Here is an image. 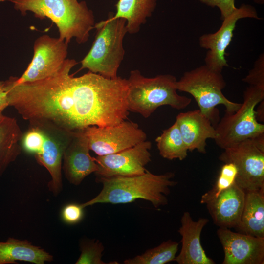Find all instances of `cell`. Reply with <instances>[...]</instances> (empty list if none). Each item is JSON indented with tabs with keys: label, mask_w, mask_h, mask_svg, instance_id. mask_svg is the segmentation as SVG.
<instances>
[{
	"label": "cell",
	"mask_w": 264,
	"mask_h": 264,
	"mask_svg": "<svg viewBox=\"0 0 264 264\" xmlns=\"http://www.w3.org/2000/svg\"><path fill=\"white\" fill-rule=\"evenodd\" d=\"M76 64L66 59L56 74L34 82L15 84L10 77L5 80L9 106L25 120L46 121L67 131L104 126L112 106L108 82L89 71L74 77L70 71Z\"/></svg>",
	"instance_id": "cell-1"
},
{
	"label": "cell",
	"mask_w": 264,
	"mask_h": 264,
	"mask_svg": "<svg viewBox=\"0 0 264 264\" xmlns=\"http://www.w3.org/2000/svg\"><path fill=\"white\" fill-rule=\"evenodd\" d=\"M174 176L171 172L155 175L147 170L137 176L96 179L102 183V190L94 198L81 205L85 208L98 203L126 204L141 199L158 208L168 204L167 196L170 188L177 184L173 180Z\"/></svg>",
	"instance_id": "cell-2"
},
{
	"label": "cell",
	"mask_w": 264,
	"mask_h": 264,
	"mask_svg": "<svg viewBox=\"0 0 264 264\" xmlns=\"http://www.w3.org/2000/svg\"><path fill=\"white\" fill-rule=\"evenodd\" d=\"M22 15L33 12L40 19H50L56 25L59 38L69 43L75 38L78 44L86 42L94 28L95 18L85 1L78 0H7Z\"/></svg>",
	"instance_id": "cell-3"
},
{
	"label": "cell",
	"mask_w": 264,
	"mask_h": 264,
	"mask_svg": "<svg viewBox=\"0 0 264 264\" xmlns=\"http://www.w3.org/2000/svg\"><path fill=\"white\" fill-rule=\"evenodd\" d=\"M176 81V77L170 74L149 78L137 69L132 70L127 79L129 111L148 118L162 106L168 105L178 110L185 109L191 99L177 93Z\"/></svg>",
	"instance_id": "cell-4"
},
{
	"label": "cell",
	"mask_w": 264,
	"mask_h": 264,
	"mask_svg": "<svg viewBox=\"0 0 264 264\" xmlns=\"http://www.w3.org/2000/svg\"><path fill=\"white\" fill-rule=\"evenodd\" d=\"M97 32L92 46L81 61V69L115 79L125 54L123 42L127 33L123 18L108 19L95 23Z\"/></svg>",
	"instance_id": "cell-5"
},
{
	"label": "cell",
	"mask_w": 264,
	"mask_h": 264,
	"mask_svg": "<svg viewBox=\"0 0 264 264\" xmlns=\"http://www.w3.org/2000/svg\"><path fill=\"white\" fill-rule=\"evenodd\" d=\"M226 85L221 73L205 65L185 72L176 83L177 90L188 93L194 97L199 110L212 124L218 121L219 112L216 108L218 105L224 106L228 113L235 112L241 105L224 96L222 90Z\"/></svg>",
	"instance_id": "cell-6"
},
{
	"label": "cell",
	"mask_w": 264,
	"mask_h": 264,
	"mask_svg": "<svg viewBox=\"0 0 264 264\" xmlns=\"http://www.w3.org/2000/svg\"><path fill=\"white\" fill-rule=\"evenodd\" d=\"M243 101L237 111L226 112L216 125L214 139L225 149L239 142L264 134V125L259 122L255 108L264 99V89L249 86L243 92Z\"/></svg>",
	"instance_id": "cell-7"
},
{
	"label": "cell",
	"mask_w": 264,
	"mask_h": 264,
	"mask_svg": "<svg viewBox=\"0 0 264 264\" xmlns=\"http://www.w3.org/2000/svg\"><path fill=\"white\" fill-rule=\"evenodd\" d=\"M30 121L34 122L38 127L30 143V152L34 155L37 162L49 173L51 179L48 183V188L56 196L63 188L62 169L64 153L74 132L65 130L46 121Z\"/></svg>",
	"instance_id": "cell-8"
},
{
	"label": "cell",
	"mask_w": 264,
	"mask_h": 264,
	"mask_svg": "<svg viewBox=\"0 0 264 264\" xmlns=\"http://www.w3.org/2000/svg\"><path fill=\"white\" fill-rule=\"evenodd\" d=\"M223 150L219 159L236 165L239 186L245 191L264 188V134Z\"/></svg>",
	"instance_id": "cell-9"
},
{
	"label": "cell",
	"mask_w": 264,
	"mask_h": 264,
	"mask_svg": "<svg viewBox=\"0 0 264 264\" xmlns=\"http://www.w3.org/2000/svg\"><path fill=\"white\" fill-rule=\"evenodd\" d=\"M83 132L90 150L98 156L122 151L147 139L146 134L137 123L126 120L108 127L88 126Z\"/></svg>",
	"instance_id": "cell-10"
},
{
	"label": "cell",
	"mask_w": 264,
	"mask_h": 264,
	"mask_svg": "<svg viewBox=\"0 0 264 264\" xmlns=\"http://www.w3.org/2000/svg\"><path fill=\"white\" fill-rule=\"evenodd\" d=\"M68 43L59 38L44 35L34 43V55L20 77H13L15 84L34 82L49 77L62 67L68 53Z\"/></svg>",
	"instance_id": "cell-11"
},
{
	"label": "cell",
	"mask_w": 264,
	"mask_h": 264,
	"mask_svg": "<svg viewBox=\"0 0 264 264\" xmlns=\"http://www.w3.org/2000/svg\"><path fill=\"white\" fill-rule=\"evenodd\" d=\"M243 18L260 19L253 6L243 4L222 20L216 32L204 34L199 38L200 46L207 50L204 60L208 67L221 73L223 68L228 66L225 50L231 42L237 22Z\"/></svg>",
	"instance_id": "cell-12"
},
{
	"label": "cell",
	"mask_w": 264,
	"mask_h": 264,
	"mask_svg": "<svg viewBox=\"0 0 264 264\" xmlns=\"http://www.w3.org/2000/svg\"><path fill=\"white\" fill-rule=\"evenodd\" d=\"M150 141L145 140L122 151L94 158L98 169L96 179L142 175L151 161Z\"/></svg>",
	"instance_id": "cell-13"
},
{
	"label": "cell",
	"mask_w": 264,
	"mask_h": 264,
	"mask_svg": "<svg viewBox=\"0 0 264 264\" xmlns=\"http://www.w3.org/2000/svg\"><path fill=\"white\" fill-rule=\"evenodd\" d=\"M217 234L224 254L222 264H264V238L220 227Z\"/></svg>",
	"instance_id": "cell-14"
},
{
	"label": "cell",
	"mask_w": 264,
	"mask_h": 264,
	"mask_svg": "<svg viewBox=\"0 0 264 264\" xmlns=\"http://www.w3.org/2000/svg\"><path fill=\"white\" fill-rule=\"evenodd\" d=\"M89 151L83 129L74 131L63 156L62 169L70 184L79 185L86 177L98 171V165Z\"/></svg>",
	"instance_id": "cell-15"
},
{
	"label": "cell",
	"mask_w": 264,
	"mask_h": 264,
	"mask_svg": "<svg viewBox=\"0 0 264 264\" xmlns=\"http://www.w3.org/2000/svg\"><path fill=\"white\" fill-rule=\"evenodd\" d=\"M205 218L194 221L190 213H183L181 226L178 232L182 237L181 248L174 261L178 264H215V262L206 254L200 242L202 229L209 222Z\"/></svg>",
	"instance_id": "cell-16"
},
{
	"label": "cell",
	"mask_w": 264,
	"mask_h": 264,
	"mask_svg": "<svg viewBox=\"0 0 264 264\" xmlns=\"http://www.w3.org/2000/svg\"><path fill=\"white\" fill-rule=\"evenodd\" d=\"M245 191L236 182L206 204L214 223L220 228H236L243 211Z\"/></svg>",
	"instance_id": "cell-17"
},
{
	"label": "cell",
	"mask_w": 264,
	"mask_h": 264,
	"mask_svg": "<svg viewBox=\"0 0 264 264\" xmlns=\"http://www.w3.org/2000/svg\"><path fill=\"white\" fill-rule=\"evenodd\" d=\"M176 122L188 151L205 154L206 140L217 137L215 127L199 109L179 113Z\"/></svg>",
	"instance_id": "cell-18"
},
{
	"label": "cell",
	"mask_w": 264,
	"mask_h": 264,
	"mask_svg": "<svg viewBox=\"0 0 264 264\" xmlns=\"http://www.w3.org/2000/svg\"><path fill=\"white\" fill-rule=\"evenodd\" d=\"M53 260L52 255L26 240L9 238L0 242V264H17L18 261L44 264Z\"/></svg>",
	"instance_id": "cell-19"
},
{
	"label": "cell",
	"mask_w": 264,
	"mask_h": 264,
	"mask_svg": "<svg viewBox=\"0 0 264 264\" xmlns=\"http://www.w3.org/2000/svg\"><path fill=\"white\" fill-rule=\"evenodd\" d=\"M237 232L264 238V188L245 191L244 205Z\"/></svg>",
	"instance_id": "cell-20"
},
{
	"label": "cell",
	"mask_w": 264,
	"mask_h": 264,
	"mask_svg": "<svg viewBox=\"0 0 264 264\" xmlns=\"http://www.w3.org/2000/svg\"><path fill=\"white\" fill-rule=\"evenodd\" d=\"M22 135L15 118L0 115V176L21 154Z\"/></svg>",
	"instance_id": "cell-21"
},
{
	"label": "cell",
	"mask_w": 264,
	"mask_h": 264,
	"mask_svg": "<svg viewBox=\"0 0 264 264\" xmlns=\"http://www.w3.org/2000/svg\"><path fill=\"white\" fill-rule=\"evenodd\" d=\"M156 4L157 0H118L115 5L116 13L110 14L107 19H124L127 33L136 34L147 18L152 16Z\"/></svg>",
	"instance_id": "cell-22"
},
{
	"label": "cell",
	"mask_w": 264,
	"mask_h": 264,
	"mask_svg": "<svg viewBox=\"0 0 264 264\" xmlns=\"http://www.w3.org/2000/svg\"><path fill=\"white\" fill-rule=\"evenodd\" d=\"M160 155L164 158L172 160L185 159L188 150L183 140L177 123L163 131L155 139Z\"/></svg>",
	"instance_id": "cell-23"
},
{
	"label": "cell",
	"mask_w": 264,
	"mask_h": 264,
	"mask_svg": "<svg viewBox=\"0 0 264 264\" xmlns=\"http://www.w3.org/2000/svg\"><path fill=\"white\" fill-rule=\"evenodd\" d=\"M178 243L171 240L146 250L144 253L124 261V264H165L174 261Z\"/></svg>",
	"instance_id": "cell-24"
},
{
	"label": "cell",
	"mask_w": 264,
	"mask_h": 264,
	"mask_svg": "<svg viewBox=\"0 0 264 264\" xmlns=\"http://www.w3.org/2000/svg\"><path fill=\"white\" fill-rule=\"evenodd\" d=\"M218 178L212 189L201 196V204H206L217 198L222 192L228 189L236 182L237 169L232 162L223 163Z\"/></svg>",
	"instance_id": "cell-25"
},
{
	"label": "cell",
	"mask_w": 264,
	"mask_h": 264,
	"mask_svg": "<svg viewBox=\"0 0 264 264\" xmlns=\"http://www.w3.org/2000/svg\"><path fill=\"white\" fill-rule=\"evenodd\" d=\"M81 254L76 264H118L117 262L106 263L102 260L104 247L98 240L84 239L80 242Z\"/></svg>",
	"instance_id": "cell-26"
},
{
	"label": "cell",
	"mask_w": 264,
	"mask_h": 264,
	"mask_svg": "<svg viewBox=\"0 0 264 264\" xmlns=\"http://www.w3.org/2000/svg\"><path fill=\"white\" fill-rule=\"evenodd\" d=\"M242 81L254 86L264 89V54L260 55L254 62L253 67Z\"/></svg>",
	"instance_id": "cell-27"
},
{
	"label": "cell",
	"mask_w": 264,
	"mask_h": 264,
	"mask_svg": "<svg viewBox=\"0 0 264 264\" xmlns=\"http://www.w3.org/2000/svg\"><path fill=\"white\" fill-rule=\"evenodd\" d=\"M84 208L81 204L70 203L66 205L61 211L63 221L68 224H75L80 222L84 215Z\"/></svg>",
	"instance_id": "cell-28"
},
{
	"label": "cell",
	"mask_w": 264,
	"mask_h": 264,
	"mask_svg": "<svg viewBox=\"0 0 264 264\" xmlns=\"http://www.w3.org/2000/svg\"><path fill=\"white\" fill-rule=\"evenodd\" d=\"M198 0L211 7H217L220 12L222 20L232 13L237 8L235 4V0Z\"/></svg>",
	"instance_id": "cell-29"
},
{
	"label": "cell",
	"mask_w": 264,
	"mask_h": 264,
	"mask_svg": "<svg viewBox=\"0 0 264 264\" xmlns=\"http://www.w3.org/2000/svg\"><path fill=\"white\" fill-rule=\"evenodd\" d=\"M9 106L5 81H0V115Z\"/></svg>",
	"instance_id": "cell-30"
},
{
	"label": "cell",
	"mask_w": 264,
	"mask_h": 264,
	"mask_svg": "<svg viewBox=\"0 0 264 264\" xmlns=\"http://www.w3.org/2000/svg\"><path fill=\"white\" fill-rule=\"evenodd\" d=\"M253 0L257 3L262 4L264 3V0Z\"/></svg>",
	"instance_id": "cell-31"
}]
</instances>
